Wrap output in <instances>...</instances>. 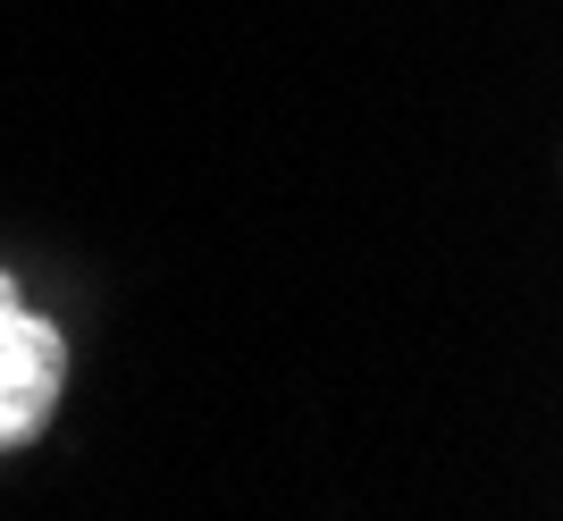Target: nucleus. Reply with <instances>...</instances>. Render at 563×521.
<instances>
[{
	"instance_id": "obj_1",
	"label": "nucleus",
	"mask_w": 563,
	"mask_h": 521,
	"mask_svg": "<svg viewBox=\"0 0 563 521\" xmlns=\"http://www.w3.org/2000/svg\"><path fill=\"white\" fill-rule=\"evenodd\" d=\"M59 379H68L59 329L18 295V278H0V446H25L51 421Z\"/></svg>"
}]
</instances>
